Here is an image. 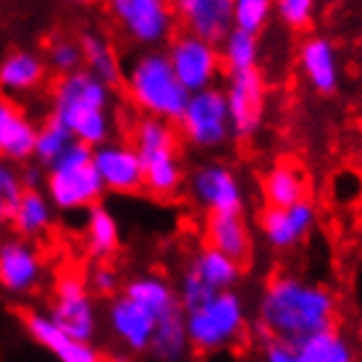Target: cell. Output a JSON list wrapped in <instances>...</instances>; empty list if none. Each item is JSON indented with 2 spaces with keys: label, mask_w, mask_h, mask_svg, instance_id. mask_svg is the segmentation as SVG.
<instances>
[{
  "label": "cell",
  "mask_w": 362,
  "mask_h": 362,
  "mask_svg": "<svg viewBox=\"0 0 362 362\" xmlns=\"http://www.w3.org/2000/svg\"><path fill=\"white\" fill-rule=\"evenodd\" d=\"M336 313L339 302L328 286L299 279L294 273H273L257 302L255 336L260 344L279 341L297 346L310 336L334 328Z\"/></svg>",
  "instance_id": "obj_1"
},
{
  "label": "cell",
  "mask_w": 362,
  "mask_h": 362,
  "mask_svg": "<svg viewBox=\"0 0 362 362\" xmlns=\"http://www.w3.org/2000/svg\"><path fill=\"white\" fill-rule=\"evenodd\" d=\"M110 108H113V90L84 69L61 76L53 87L50 116L58 118L71 132L74 142L87 145L92 150L113 139Z\"/></svg>",
  "instance_id": "obj_2"
},
{
  "label": "cell",
  "mask_w": 362,
  "mask_h": 362,
  "mask_svg": "<svg viewBox=\"0 0 362 362\" xmlns=\"http://www.w3.org/2000/svg\"><path fill=\"white\" fill-rule=\"evenodd\" d=\"M121 87L139 116L160 118L168 124L179 121L189 100V92L176 79L165 50H142L134 55L132 64L124 66Z\"/></svg>",
  "instance_id": "obj_3"
},
{
  "label": "cell",
  "mask_w": 362,
  "mask_h": 362,
  "mask_svg": "<svg viewBox=\"0 0 362 362\" xmlns=\"http://www.w3.org/2000/svg\"><path fill=\"white\" fill-rule=\"evenodd\" d=\"M179 139L176 124L150 116H136L129 132V145L134 147L145 173V192L158 199L176 197L184 187Z\"/></svg>",
  "instance_id": "obj_4"
},
{
  "label": "cell",
  "mask_w": 362,
  "mask_h": 362,
  "mask_svg": "<svg viewBox=\"0 0 362 362\" xmlns=\"http://www.w3.org/2000/svg\"><path fill=\"white\" fill-rule=\"evenodd\" d=\"M92 147L74 142L45 171V197L61 213H87L105 194V187L95 171Z\"/></svg>",
  "instance_id": "obj_5"
},
{
  "label": "cell",
  "mask_w": 362,
  "mask_h": 362,
  "mask_svg": "<svg viewBox=\"0 0 362 362\" xmlns=\"http://www.w3.org/2000/svg\"><path fill=\"white\" fill-rule=\"evenodd\" d=\"M187 336L194 352L213 354L234 346L247 331V308L242 294L218 291L192 313H184Z\"/></svg>",
  "instance_id": "obj_6"
},
{
  "label": "cell",
  "mask_w": 362,
  "mask_h": 362,
  "mask_svg": "<svg viewBox=\"0 0 362 362\" xmlns=\"http://www.w3.org/2000/svg\"><path fill=\"white\" fill-rule=\"evenodd\" d=\"M176 132L187 145L205 153L228 145L234 139V132H231V116L223 90L210 87L205 92L189 95L187 108L176 121Z\"/></svg>",
  "instance_id": "obj_7"
},
{
  "label": "cell",
  "mask_w": 362,
  "mask_h": 362,
  "mask_svg": "<svg viewBox=\"0 0 362 362\" xmlns=\"http://www.w3.org/2000/svg\"><path fill=\"white\" fill-rule=\"evenodd\" d=\"M110 16L124 35L145 50H160L176 35V11L165 0H113Z\"/></svg>",
  "instance_id": "obj_8"
},
{
  "label": "cell",
  "mask_w": 362,
  "mask_h": 362,
  "mask_svg": "<svg viewBox=\"0 0 362 362\" xmlns=\"http://www.w3.org/2000/svg\"><path fill=\"white\" fill-rule=\"evenodd\" d=\"M47 315H50V320L64 334L74 336L79 341L92 344V339L98 336V328H100L98 302L92 297V291L87 289L84 279L74 276V273H66V276H61V279L55 281Z\"/></svg>",
  "instance_id": "obj_9"
},
{
  "label": "cell",
  "mask_w": 362,
  "mask_h": 362,
  "mask_svg": "<svg viewBox=\"0 0 362 362\" xmlns=\"http://www.w3.org/2000/svg\"><path fill=\"white\" fill-rule=\"evenodd\" d=\"M165 55H168V64H171L176 79L189 95L216 87L218 76L223 74L218 47L210 45V42H202V40L187 35V32H176L171 37Z\"/></svg>",
  "instance_id": "obj_10"
},
{
  "label": "cell",
  "mask_w": 362,
  "mask_h": 362,
  "mask_svg": "<svg viewBox=\"0 0 362 362\" xmlns=\"http://www.w3.org/2000/svg\"><path fill=\"white\" fill-rule=\"evenodd\" d=\"M189 194L205 218L245 213V187L239 176L223 163L197 165L189 176Z\"/></svg>",
  "instance_id": "obj_11"
},
{
  "label": "cell",
  "mask_w": 362,
  "mask_h": 362,
  "mask_svg": "<svg viewBox=\"0 0 362 362\" xmlns=\"http://www.w3.org/2000/svg\"><path fill=\"white\" fill-rule=\"evenodd\" d=\"M45 279V257L29 239L0 236V289L13 297H27Z\"/></svg>",
  "instance_id": "obj_12"
},
{
  "label": "cell",
  "mask_w": 362,
  "mask_h": 362,
  "mask_svg": "<svg viewBox=\"0 0 362 362\" xmlns=\"http://www.w3.org/2000/svg\"><path fill=\"white\" fill-rule=\"evenodd\" d=\"M223 98L228 105V116H231V132L234 139H247L252 136L265 116V79L263 74L252 69V71L242 74H226V87H223Z\"/></svg>",
  "instance_id": "obj_13"
},
{
  "label": "cell",
  "mask_w": 362,
  "mask_h": 362,
  "mask_svg": "<svg viewBox=\"0 0 362 362\" xmlns=\"http://www.w3.org/2000/svg\"><path fill=\"white\" fill-rule=\"evenodd\" d=\"M173 11L181 32L216 47L234 29V0H176Z\"/></svg>",
  "instance_id": "obj_14"
},
{
  "label": "cell",
  "mask_w": 362,
  "mask_h": 362,
  "mask_svg": "<svg viewBox=\"0 0 362 362\" xmlns=\"http://www.w3.org/2000/svg\"><path fill=\"white\" fill-rule=\"evenodd\" d=\"M92 160H95V171H98L105 192L134 194V192L145 189L142 163H139L134 147L129 145V142L110 139L105 145L95 147Z\"/></svg>",
  "instance_id": "obj_15"
},
{
  "label": "cell",
  "mask_w": 362,
  "mask_h": 362,
  "mask_svg": "<svg viewBox=\"0 0 362 362\" xmlns=\"http://www.w3.org/2000/svg\"><path fill=\"white\" fill-rule=\"evenodd\" d=\"M105 320H108V328L113 339L124 346L127 352H150V344H153L155 326L158 320L155 315H150L142 305L132 302L129 297L118 294L108 302V310H105Z\"/></svg>",
  "instance_id": "obj_16"
},
{
  "label": "cell",
  "mask_w": 362,
  "mask_h": 362,
  "mask_svg": "<svg viewBox=\"0 0 362 362\" xmlns=\"http://www.w3.org/2000/svg\"><path fill=\"white\" fill-rule=\"evenodd\" d=\"M315 226V205L302 199L291 208H268L260 213V234L273 250H294Z\"/></svg>",
  "instance_id": "obj_17"
},
{
  "label": "cell",
  "mask_w": 362,
  "mask_h": 362,
  "mask_svg": "<svg viewBox=\"0 0 362 362\" xmlns=\"http://www.w3.org/2000/svg\"><path fill=\"white\" fill-rule=\"evenodd\" d=\"M24 328H27V334L35 339L37 344L42 346V349H47L58 362H105L103 354L92 344L64 334L50 320L47 313H40V310L24 313Z\"/></svg>",
  "instance_id": "obj_18"
},
{
  "label": "cell",
  "mask_w": 362,
  "mask_h": 362,
  "mask_svg": "<svg viewBox=\"0 0 362 362\" xmlns=\"http://www.w3.org/2000/svg\"><path fill=\"white\" fill-rule=\"evenodd\" d=\"M37 127L11 98H0V160L24 165L35 158Z\"/></svg>",
  "instance_id": "obj_19"
},
{
  "label": "cell",
  "mask_w": 362,
  "mask_h": 362,
  "mask_svg": "<svg viewBox=\"0 0 362 362\" xmlns=\"http://www.w3.org/2000/svg\"><path fill=\"white\" fill-rule=\"evenodd\" d=\"M299 71L317 95H331L339 87V55L323 35H310L299 45Z\"/></svg>",
  "instance_id": "obj_20"
},
{
  "label": "cell",
  "mask_w": 362,
  "mask_h": 362,
  "mask_svg": "<svg viewBox=\"0 0 362 362\" xmlns=\"http://www.w3.org/2000/svg\"><path fill=\"white\" fill-rule=\"evenodd\" d=\"M121 294L129 297L132 302H136V305H142L150 315H155V320L173 315V313L181 310L176 286L165 276H160V273H139L134 279H129L124 284Z\"/></svg>",
  "instance_id": "obj_21"
},
{
  "label": "cell",
  "mask_w": 362,
  "mask_h": 362,
  "mask_svg": "<svg viewBox=\"0 0 362 362\" xmlns=\"http://www.w3.org/2000/svg\"><path fill=\"white\" fill-rule=\"evenodd\" d=\"M205 247L226 255L236 263H245L252 252V239L242 216H208L205 218Z\"/></svg>",
  "instance_id": "obj_22"
},
{
  "label": "cell",
  "mask_w": 362,
  "mask_h": 362,
  "mask_svg": "<svg viewBox=\"0 0 362 362\" xmlns=\"http://www.w3.org/2000/svg\"><path fill=\"white\" fill-rule=\"evenodd\" d=\"M47 64L37 53L13 50L0 61V92L3 95H29L45 82Z\"/></svg>",
  "instance_id": "obj_23"
},
{
  "label": "cell",
  "mask_w": 362,
  "mask_h": 362,
  "mask_svg": "<svg viewBox=\"0 0 362 362\" xmlns=\"http://www.w3.org/2000/svg\"><path fill=\"white\" fill-rule=\"evenodd\" d=\"M184 271H189L197 281H202L213 294L218 291H231L234 284L242 276V263H236L226 255L216 252L210 247H197L194 255L189 257V263L184 265Z\"/></svg>",
  "instance_id": "obj_24"
},
{
  "label": "cell",
  "mask_w": 362,
  "mask_h": 362,
  "mask_svg": "<svg viewBox=\"0 0 362 362\" xmlns=\"http://www.w3.org/2000/svg\"><path fill=\"white\" fill-rule=\"evenodd\" d=\"M13 226V234L21 239L35 242L40 236H45L55 223V208L50 205V199L45 197L42 189H27L18 199L16 210L8 221Z\"/></svg>",
  "instance_id": "obj_25"
},
{
  "label": "cell",
  "mask_w": 362,
  "mask_h": 362,
  "mask_svg": "<svg viewBox=\"0 0 362 362\" xmlns=\"http://www.w3.org/2000/svg\"><path fill=\"white\" fill-rule=\"evenodd\" d=\"M84 247L95 263H108L121 247V228L116 216L105 205H95L84 213Z\"/></svg>",
  "instance_id": "obj_26"
},
{
  "label": "cell",
  "mask_w": 362,
  "mask_h": 362,
  "mask_svg": "<svg viewBox=\"0 0 362 362\" xmlns=\"http://www.w3.org/2000/svg\"><path fill=\"white\" fill-rule=\"evenodd\" d=\"M79 47H82V69L87 74H92L95 79H100L103 84H108L110 90H116L121 84V74L124 66L118 61L116 50L110 45L108 37H103L100 32H84L79 37Z\"/></svg>",
  "instance_id": "obj_27"
},
{
  "label": "cell",
  "mask_w": 362,
  "mask_h": 362,
  "mask_svg": "<svg viewBox=\"0 0 362 362\" xmlns=\"http://www.w3.org/2000/svg\"><path fill=\"white\" fill-rule=\"evenodd\" d=\"M263 194L268 208H291L302 199H308V181L305 173L294 163H273L263 176Z\"/></svg>",
  "instance_id": "obj_28"
},
{
  "label": "cell",
  "mask_w": 362,
  "mask_h": 362,
  "mask_svg": "<svg viewBox=\"0 0 362 362\" xmlns=\"http://www.w3.org/2000/svg\"><path fill=\"white\" fill-rule=\"evenodd\" d=\"M299 362H357L354 344L339 326L326 328L294 346Z\"/></svg>",
  "instance_id": "obj_29"
},
{
  "label": "cell",
  "mask_w": 362,
  "mask_h": 362,
  "mask_svg": "<svg viewBox=\"0 0 362 362\" xmlns=\"http://www.w3.org/2000/svg\"><path fill=\"white\" fill-rule=\"evenodd\" d=\"M192 344L189 336H187V320L184 313H173L158 320L155 326L153 344H150V354L158 362H184L189 357Z\"/></svg>",
  "instance_id": "obj_30"
},
{
  "label": "cell",
  "mask_w": 362,
  "mask_h": 362,
  "mask_svg": "<svg viewBox=\"0 0 362 362\" xmlns=\"http://www.w3.org/2000/svg\"><path fill=\"white\" fill-rule=\"evenodd\" d=\"M221 53V64L226 74H242L257 69V58H260V45H257V37L245 35L239 29H231L228 37L218 45Z\"/></svg>",
  "instance_id": "obj_31"
},
{
  "label": "cell",
  "mask_w": 362,
  "mask_h": 362,
  "mask_svg": "<svg viewBox=\"0 0 362 362\" xmlns=\"http://www.w3.org/2000/svg\"><path fill=\"white\" fill-rule=\"evenodd\" d=\"M74 145L71 132L58 121V118L47 116L40 127H37V139H35V163H40L42 168H50V165L61 158V155Z\"/></svg>",
  "instance_id": "obj_32"
},
{
  "label": "cell",
  "mask_w": 362,
  "mask_h": 362,
  "mask_svg": "<svg viewBox=\"0 0 362 362\" xmlns=\"http://www.w3.org/2000/svg\"><path fill=\"white\" fill-rule=\"evenodd\" d=\"M273 16L271 0H234V29L257 37Z\"/></svg>",
  "instance_id": "obj_33"
},
{
  "label": "cell",
  "mask_w": 362,
  "mask_h": 362,
  "mask_svg": "<svg viewBox=\"0 0 362 362\" xmlns=\"http://www.w3.org/2000/svg\"><path fill=\"white\" fill-rule=\"evenodd\" d=\"M47 66L58 74V79L82 71V47H79V40L55 37L53 42L47 45Z\"/></svg>",
  "instance_id": "obj_34"
},
{
  "label": "cell",
  "mask_w": 362,
  "mask_h": 362,
  "mask_svg": "<svg viewBox=\"0 0 362 362\" xmlns=\"http://www.w3.org/2000/svg\"><path fill=\"white\" fill-rule=\"evenodd\" d=\"M24 184H21V171L18 165L0 160V223L11 221L13 210H16L18 199L24 194Z\"/></svg>",
  "instance_id": "obj_35"
},
{
  "label": "cell",
  "mask_w": 362,
  "mask_h": 362,
  "mask_svg": "<svg viewBox=\"0 0 362 362\" xmlns=\"http://www.w3.org/2000/svg\"><path fill=\"white\" fill-rule=\"evenodd\" d=\"M87 289L92 291V297H105L113 299L121 294L124 284H121V276L110 263H95L87 273Z\"/></svg>",
  "instance_id": "obj_36"
},
{
  "label": "cell",
  "mask_w": 362,
  "mask_h": 362,
  "mask_svg": "<svg viewBox=\"0 0 362 362\" xmlns=\"http://www.w3.org/2000/svg\"><path fill=\"white\" fill-rule=\"evenodd\" d=\"M273 13L289 29H305L315 16V3L313 0H279L273 6Z\"/></svg>",
  "instance_id": "obj_37"
},
{
  "label": "cell",
  "mask_w": 362,
  "mask_h": 362,
  "mask_svg": "<svg viewBox=\"0 0 362 362\" xmlns=\"http://www.w3.org/2000/svg\"><path fill=\"white\" fill-rule=\"evenodd\" d=\"M263 362H299V357L294 352V346L268 341V344H263Z\"/></svg>",
  "instance_id": "obj_38"
},
{
  "label": "cell",
  "mask_w": 362,
  "mask_h": 362,
  "mask_svg": "<svg viewBox=\"0 0 362 362\" xmlns=\"http://www.w3.org/2000/svg\"><path fill=\"white\" fill-rule=\"evenodd\" d=\"M18 171H21V184H24V189H40V187H45V168L35 160H29V163L18 165Z\"/></svg>",
  "instance_id": "obj_39"
},
{
  "label": "cell",
  "mask_w": 362,
  "mask_h": 362,
  "mask_svg": "<svg viewBox=\"0 0 362 362\" xmlns=\"http://www.w3.org/2000/svg\"><path fill=\"white\" fill-rule=\"evenodd\" d=\"M113 362H127V360H113Z\"/></svg>",
  "instance_id": "obj_40"
}]
</instances>
